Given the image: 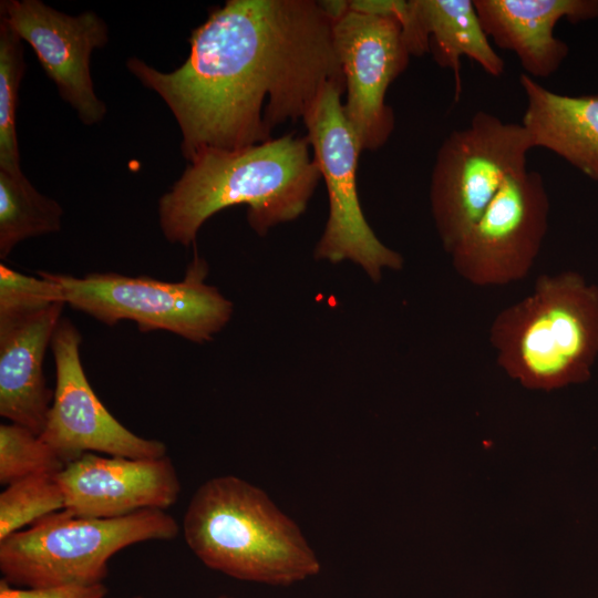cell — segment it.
Masks as SVG:
<instances>
[{
	"label": "cell",
	"mask_w": 598,
	"mask_h": 598,
	"mask_svg": "<svg viewBox=\"0 0 598 598\" xmlns=\"http://www.w3.org/2000/svg\"><path fill=\"white\" fill-rule=\"evenodd\" d=\"M186 61L162 72L138 58L128 71L175 116L186 159L272 138L303 120L330 85H344L333 22L315 0H227L193 30Z\"/></svg>",
	"instance_id": "obj_1"
},
{
	"label": "cell",
	"mask_w": 598,
	"mask_h": 598,
	"mask_svg": "<svg viewBox=\"0 0 598 598\" xmlns=\"http://www.w3.org/2000/svg\"><path fill=\"white\" fill-rule=\"evenodd\" d=\"M158 202L159 225L172 244H195L204 223L234 205H247L259 235L298 218L321 174L306 136L286 134L236 148L197 153Z\"/></svg>",
	"instance_id": "obj_2"
},
{
	"label": "cell",
	"mask_w": 598,
	"mask_h": 598,
	"mask_svg": "<svg viewBox=\"0 0 598 598\" xmlns=\"http://www.w3.org/2000/svg\"><path fill=\"white\" fill-rule=\"evenodd\" d=\"M183 535L206 567L238 580L291 586L321 570L297 523L264 489L238 476H216L196 489Z\"/></svg>",
	"instance_id": "obj_3"
},
{
	"label": "cell",
	"mask_w": 598,
	"mask_h": 598,
	"mask_svg": "<svg viewBox=\"0 0 598 598\" xmlns=\"http://www.w3.org/2000/svg\"><path fill=\"white\" fill-rule=\"evenodd\" d=\"M489 342L497 364L526 389L588 381L598 357V287L576 271L537 277L529 295L495 316Z\"/></svg>",
	"instance_id": "obj_4"
},
{
	"label": "cell",
	"mask_w": 598,
	"mask_h": 598,
	"mask_svg": "<svg viewBox=\"0 0 598 598\" xmlns=\"http://www.w3.org/2000/svg\"><path fill=\"white\" fill-rule=\"evenodd\" d=\"M179 533L163 509L96 518L61 509L0 542V570L22 588L103 582L109 560L120 550L148 540H172Z\"/></svg>",
	"instance_id": "obj_5"
},
{
	"label": "cell",
	"mask_w": 598,
	"mask_h": 598,
	"mask_svg": "<svg viewBox=\"0 0 598 598\" xmlns=\"http://www.w3.org/2000/svg\"><path fill=\"white\" fill-rule=\"evenodd\" d=\"M41 272L59 286L65 305L106 326L131 320L141 332L164 330L195 343L212 341L234 310L230 300L206 283L208 264L196 252L176 282L115 272Z\"/></svg>",
	"instance_id": "obj_6"
},
{
	"label": "cell",
	"mask_w": 598,
	"mask_h": 598,
	"mask_svg": "<svg viewBox=\"0 0 598 598\" xmlns=\"http://www.w3.org/2000/svg\"><path fill=\"white\" fill-rule=\"evenodd\" d=\"M534 148L522 124L478 111L442 142L430 181V206L443 249L450 255L480 219L505 181L526 169Z\"/></svg>",
	"instance_id": "obj_7"
},
{
	"label": "cell",
	"mask_w": 598,
	"mask_h": 598,
	"mask_svg": "<svg viewBox=\"0 0 598 598\" xmlns=\"http://www.w3.org/2000/svg\"><path fill=\"white\" fill-rule=\"evenodd\" d=\"M344 90L343 85L328 86L302 120L329 199L315 258L332 264L350 260L379 282L384 269L401 270L404 260L378 238L362 212L357 187L362 148L343 112Z\"/></svg>",
	"instance_id": "obj_8"
},
{
	"label": "cell",
	"mask_w": 598,
	"mask_h": 598,
	"mask_svg": "<svg viewBox=\"0 0 598 598\" xmlns=\"http://www.w3.org/2000/svg\"><path fill=\"white\" fill-rule=\"evenodd\" d=\"M549 197L543 176L511 175L450 256L457 275L478 287L520 281L532 270L548 230Z\"/></svg>",
	"instance_id": "obj_9"
},
{
	"label": "cell",
	"mask_w": 598,
	"mask_h": 598,
	"mask_svg": "<svg viewBox=\"0 0 598 598\" xmlns=\"http://www.w3.org/2000/svg\"><path fill=\"white\" fill-rule=\"evenodd\" d=\"M82 337L68 318L60 320L51 350L55 363L53 401L40 437L66 464L85 453L130 458L166 455V445L136 435L118 422L87 381L80 358Z\"/></svg>",
	"instance_id": "obj_10"
},
{
	"label": "cell",
	"mask_w": 598,
	"mask_h": 598,
	"mask_svg": "<svg viewBox=\"0 0 598 598\" xmlns=\"http://www.w3.org/2000/svg\"><path fill=\"white\" fill-rule=\"evenodd\" d=\"M333 40L344 75V115L362 151H375L395 124L386 91L411 56L401 24L393 17L349 9L333 22Z\"/></svg>",
	"instance_id": "obj_11"
},
{
	"label": "cell",
	"mask_w": 598,
	"mask_h": 598,
	"mask_svg": "<svg viewBox=\"0 0 598 598\" xmlns=\"http://www.w3.org/2000/svg\"><path fill=\"white\" fill-rule=\"evenodd\" d=\"M0 17L28 42L59 94L86 125L101 122L106 106L94 90L90 60L104 47L109 29L93 11L70 16L40 0H4Z\"/></svg>",
	"instance_id": "obj_12"
},
{
	"label": "cell",
	"mask_w": 598,
	"mask_h": 598,
	"mask_svg": "<svg viewBox=\"0 0 598 598\" xmlns=\"http://www.w3.org/2000/svg\"><path fill=\"white\" fill-rule=\"evenodd\" d=\"M64 509L96 518L123 517L144 509H166L181 493L172 460L101 456L85 453L55 474Z\"/></svg>",
	"instance_id": "obj_13"
},
{
	"label": "cell",
	"mask_w": 598,
	"mask_h": 598,
	"mask_svg": "<svg viewBox=\"0 0 598 598\" xmlns=\"http://www.w3.org/2000/svg\"><path fill=\"white\" fill-rule=\"evenodd\" d=\"M64 302L0 315V415L40 435L53 401L43 360Z\"/></svg>",
	"instance_id": "obj_14"
},
{
	"label": "cell",
	"mask_w": 598,
	"mask_h": 598,
	"mask_svg": "<svg viewBox=\"0 0 598 598\" xmlns=\"http://www.w3.org/2000/svg\"><path fill=\"white\" fill-rule=\"evenodd\" d=\"M482 28L501 49L514 52L530 78L554 74L568 45L554 35L561 19L598 17V0H473Z\"/></svg>",
	"instance_id": "obj_15"
},
{
	"label": "cell",
	"mask_w": 598,
	"mask_h": 598,
	"mask_svg": "<svg viewBox=\"0 0 598 598\" xmlns=\"http://www.w3.org/2000/svg\"><path fill=\"white\" fill-rule=\"evenodd\" d=\"M526 96L522 125L534 147H544L598 182V94L553 92L523 73Z\"/></svg>",
	"instance_id": "obj_16"
},
{
	"label": "cell",
	"mask_w": 598,
	"mask_h": 598,
	"mask_svg": "<svg viewBox=\"0 0 598 598\" xmlns=\"http://www.w3.org/2000/svg\"><path fill=\"white\" fill-rule=\"evenodd\" d=\"M416 37L423 53L432 52L441 68L454 73L461 93V58L467 56L492 76H501L504 60L485 34L473 0H412Z\"/></svg>",
	"instance_id": "obj_17"
},
{
	"label": "cell",
	"mask_w": 598,
	"mask_h": 598,
	"mask_svg": "<svg viewBox=\"0 0 598 598\" xmlns=\"http://www.w3.org/2000/svg\"><path fill=\"white\" fill-rule=\"evenodd\" d=\"M61 205L38 192L21 169H0V258L22 240L61 229Z\"/></svg>",
	"instance_id": "obj_18"
},
{
	"label": "cell",
	"mask_w": 598,
	"mask_h": 598,
	"mask_svg": "<svg viewBox=\"0 0 598 598\" xmlns=\"http://www.w3.org/2000/svg\"><path fill=\"white\" fill-rule=\"evenodd\" d=\"M61 509L64 495L55 475H31L10 483L0 494V542Z\"/></svg>",
	"instance_id": "obj_19"
},
{
	"label": "cell",
	"mask_w": 598,
	"mask_h": 598,
	"mask_svg": "<svg viewBox=\"0 0 598 598\" xmlns=\"http://www.w3.org/2000/svg\"><path fill=\"white\" fill-rule=\"evenodd\" d=\"M24 69L22 40L0 17V169H21L16 112Z\"/></svg>",
	"instance_id": "obj_20"
},
{
	"label": "cell",
	"mask_w": 598,
	"mask_h": 598,
	"mask_svg": "<svg viewBox=\"0 0 598 598\" xmlns=\"http://www.w3.org/2000/svg\"><path fill=\"white\" fill-rule=\"evenodd\" d=\"M65 463L31 430L14 423L0 425V483L9 485L39 474H58Z\"/></svg>",
	"instance_id": "obj_21"
},
{
	"label": "cell",
	"mask_w": 598,
	"mask_h": 598,
	"mask_svg": "<svg viewBox=\"0 0 598 598\" xmlns=\"http://www.w3.org/2000/svg\"><path fill=\"white\" fill-rule=\"evenodd\" d=\"M64 302L59 286L38 271V277L0 265V315L34 310Z\"/></svg>",
	"instance_id": "obj_22"
},
{
	"label": "cell",
	"mask_w": 598,
	"mask_h": 598,
	"mask_svg": "<svg viewBox=\"0 0 598 598\" xmlns=\"http://www.w3.org/2000/svg\"><path fill=\"white\" fill-rule=\"evenodd\" d=\"M107 588L103 582L92 585H68L22 588L0 580V598H104Z\"/></svg>",
	"instance_id": "obj_23"
},
{
	"label": "cell",
	"mask_w": 598,
	"mask_h": 598,
	"mask_svg": "<svg viewBox=\"0 0 598 598\" xmlns=\"http://www.w3.org/2000/svg\"><path fill=\"white\" fill-rule=\"evenodd\" d=\"M319 2L332 22L342 18L349 10V1L346 0H324Z\"/></svg>",
	"instance_id": "obj_24"
},
{
	"label": "cell",
	"mask_w": 598,
	"mask_h": 598,
	"mask_svg": "<svg viewBox=\"0 0 598 598\" xmlns=\"http://www.w3.org/2000/svg\"><path fill=\"white\" fill-rule=\"evenodd\" d=\"M134 598H141V597H134ZM216 598H233V597H229V596H226V595H221V596H218Z\"/></svg>",
	"instance_id": "obj_25"
}]
</instances>
